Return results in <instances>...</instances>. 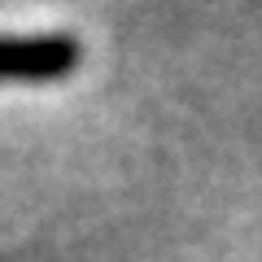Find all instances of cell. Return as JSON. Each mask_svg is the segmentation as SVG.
<instances>
[{
    "instance_id": "obj_1",
    "label": "cell",
    "mask_w": 262,
    "mask_h": 262,
    "mask_svg": "<svg viewBox=\"0 0 262 262\" xmlns=\"http://www.w3.org/2000/svg\"><path fill=\"white\" fill-rule=\"evenodd\" d=\"M83 61L79 35H0V83H57Z\"/></svg>"
}]
</instances>
